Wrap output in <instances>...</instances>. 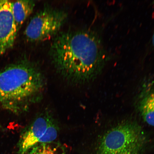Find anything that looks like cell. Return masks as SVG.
Segmentation results:
<instances>
[{
  "label": "cell",
  "instance_id": "9c48e42d",
  "mask_svg": "<svg viewBox=\"0 0 154 154\" xmlns=\"http://www.w3.org/2000/svg\"><path fill=\"white\" fill-rule=\"evenodd\" d=\"M25 154H56L54 150L49 144H39L34 146Z\"/></svg>",
  "mask_w": 154,
  "mask_h": 154
},
{
  "label": "cell",
  "instance_id": "6da1fadb",
  "mask_svg": "<svg viewBox=\"0 0 154 154\" xmlns=\"http://www.w3.org/2000/svg\"><path fill=\"white\" fill-rule=\"evenodd\" d=\"M50 53L59 74L76 83L93 80L102 72L109 58L100 38L90 30L58 34Z\"/></svg>",
  "mask_w": 154,
  "mask_h": 154
},
{
  "label": "cell",
  "instance_id": "277c9868",
  "mask_svg": "<svg viewBox=\"0 0 154 154\" xmlns=\"http://www.w3.org/2000/svg\"><path fill=\"white\" fill-rule=\"evenodd\" d=\"M67 18L65 11L46 6L31 19L24 31L27 40L40 42L56 35Z\"/></svg>",
  "mask_w": 154,
  "mask_h": 154
},
{
  "label": "cell",
  "instance_id": "7a4b0ae2",
  "mask_svg": "<svg viewBox=\"0 0 154 154\" xmlns=\"http://www.w3.org/2000/svg\"><path fill=\"white\" fill-rule=\"evenodd\" d=\"M45 78L34 63L25 60L0 71V106L15 113L26 110L40 100Z\"/></svg>",
  "mask_w": 154,
  "mask_h": 154
},
{
  "label": "cell",
  "instance_id": "5b68a950",
  "mask_svg": "<svg viewBox=\"0 0 154 154\" xmlns=\"http://www.w3.org/2000/svg\"><path fill=\"white\" fill-rule=\"evenodd\" d=\"M56 123L49 114L36 117L25 131L19 140L18 154H25L34 146L51 143L58 134Z\"/></svg>",
  "mask_w": 154,
  "mask_h": 154
},
{
  "label": "cell",
  "instance_id": "30bf717a",
  "mask_svg": "<svg viewBox=\"0 0 154 154\" xmlns=\"http://www.w3.org/2000/svg\"><path fill=\"white\" fill-rule=\"evenodd\" d=\"M152 43L154 47V32L153 34L152 37Z\"/></svg>",
  "mask_w": 154,
  "mask_h": 154
},
{
  "label": "cell",
  "instance_id": "8992f818",
  "mask_svg": "<svg viewBox=\"0 0 154 154\" xmlns=\"http://www.w3.org/2000/svg\"><path fill=\"white\" fill-rule=\"evenodd\" d=\"M12 3L0 0V55L13 47L18 32L13 17Z\"/></svg>",
  "mask_w": 154,
  "mask_h": 154
},
{
  "label": "cell",
  "instance_id": "3957f363",
  "mask_svg": "<svg viewBox=\"0 0 154 154\" xmlns=\"http://www.w3.org/2000/svg\"><path fill=\"white\" fill-rule=\"evenodd\" d=\"M147 137L137 123L127 121L109 129L102 136L97 154H143Z\"/></svg>",
  "mask_w": 154,
  "mask_h": 154
},
{
  "label": "cell",
  "instance_id": "ba28073f",
  "mask_svg": "<svg viewBox=\"0 0 154 154\" xmlns=\"http://www.w3.org/2000/svg\"><path fill=\"white\" fill-rule=\"evenodd\" d=\"M35 6L32 1H19L12 3V11L18 31L25 21L32 14Z\"/></svg>",
  "mask_w": 154,
  "mask_h": 154
},
{
  "label": "cell",
  "instance_id": "52a82bcc",
  "mask_svg": "<svg viewBox=\"0 0 154 154\" xmlns=\"http://www.w3.org/2000/svg\"><path fill=\"white\" fill-rule=\"evenodd\" d=\"M138 102V109L143 120L154 127V82H150Z\"/></svg>",
  "mask_w": 154,
  "mask_h": 154
}]
</instances>
